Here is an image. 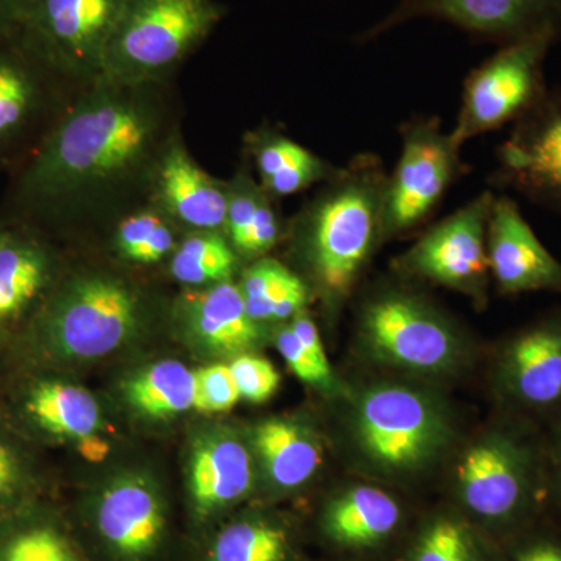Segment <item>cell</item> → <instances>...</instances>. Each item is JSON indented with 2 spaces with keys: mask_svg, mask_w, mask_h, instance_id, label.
<instances>
[{
  "mask_svg": "<svg viewBox=\"0 0 561 561\" xmlns=\"http://www.w3.org/2000/svg\"><path fill=\"white\" fill-rule=\"evenodd\" d=\"M496 383L524 416H561V312L524 328L502 346Z\"/></svg>",
  "mask_w": 561,
  "mask_h": 561,
  "instance_id": "9a60e30c",
  "label": "cell"
},
{
  "mask_svg": "<svg viewBox=\"0 0 561 561\" xmlns=\"http://www.w3.org/2000/svg\"><path fill=\"white\" fill-rule=\"evenodd\" d=\"M138 295L124 280L92 273L66 283L39 317L50 348L77 359H94L119 348L139 323Z\"/></svg>",
  "mask_w": 561,
  "mask_h": 561,
  "instance_id": "ba28073f",
  "label": "cell"
},
{
  "mask_svg": "<svg viewBox=\"0 0 561 561\" xmlns=\"http://www.w3.org/2000/svg\"><path fill=\"white\" fill-rule=\"evenodd\" d=\"M505 561H561V537L535 524L512 537Z\"/></svg>",
  "mask_w": 561,
  "mask_h": 561,
  "instance_id": "836d02e7",
  "label": "cell"
},
{
  "mask_svg": "<svg viewBox=\"0 0 561 561\" xmlns=\"http://www.w3.org/2000/svg\"><path fill=\"white\" fill-rule=\"evenodd\" d=\"M0 561H81L68 538L46 522H21L0 529Z\"/></svg>",
  "mask_w": 561,
  "mask_h": 561,
  "instance_id": "f546056e",
  "label": "cell"
},
{
  "mask_svg": "<svg viewBox=\"0 0 561 561\" xmlns=\"http://www.w3.org/2000/svg\"><path fill=\"white\" fill-rule=\"evenodd\" d=\"M125 394L144 415L171 419L194 408L195 373L179 360L160 362L128 381Z\"/></svg>",
  "mask_w": 561,
  "mask_h": 561,
  "instance_id": "4316f807",
  "label": "cell"
},
{
  "mask_svg": "<svg viewBox=\"0 0 561 561\" xmlns=\"http://www.w3.org/2000/svg\"><path fill=\"white\" fill-rule=\"evenodd\" d=\"M359 330L373 357L402 370L451 373L463 356L453 321L405 287L386 286L371 294L362 305Z\"/></svg>",
  "mask_w": 561,
  "mask_h": 561,
  "instance_id": "8992f818",
  "label": "cell"
},
{
  "mask_svg": "<svg viewBox=\"0 0 561 561\" xmlns=\"http://www.w3.org/2000/svg\"><path fill=\"white\" fill-rule=\"evenodd\" d=\"M79 92L16 35H0V172L21 168Z\"/></svg>",
  "mask_w": 561,
  "mask_h": 561,
  "instance_id": "30bf717a",
  "label": "cell"
},
{
  "mask_svg": "<svg viewBox=\"0 0 561 561\" xmlns=\"http://www.w3.org/2000/svg\"><path fill=\"white\" fill-rule=\"evenodd\" d=\"M401 154L387 176L383 239L419 230L463 173L461 147L438 117L416 116L401 127Z\"/></svg>",
  "mask_w": 561,
  "mask_h": 561,
  "instance_id": "8fae6325",
  "label": "cell"
},
{
  "mask_svg": "<svg viewBox=\"0 0 561 561\" xmlns=\"http://www.w3.org/2000/svg\"><path fill=\"white\" fill-rule=\"evenodd\" d=\"M400 561H482L463 523L438 518L421 531L412 551Z\"/></svg>",
  "mask_w": 561,
  "mask_h": 561,
  "instance_id": "4dcf8cb0",
  "label": "cell"
},
{
  "mask_svg": "<svg viewBox=\"0 0 561 561\" xmlns=\"http://www.w3.org/2000/svg\"><path fill=\"white\" fill-rule=\"evenodd\" d=\"M128 0H33L14 35L76 92L102 80Z\"/></svg>",
  "mask_w": 561,
  "mask_h": 561,
  "instance_id": "52a82bcc",
  "label": "cell"
},
{
  "mask_svg": "<svg viewBox=\"0 0 561 561\" xmlns=\"http://www.w3.org/2000/svg\"><path fill=\"white\" fill-rule=\"evenodd\" d=\"M494 195L483 191L430 228L394 262L398 272L483 300L491 276L486 236Z\"/></svg>",
  "mask_w": 561,
  "mask_h": 561,
  "instance_id": "7c38bea8",
  "label": "cell"
},
{
  "mask_svg": "<svg viewBox=\"0 0 561 561\" xmlns=\"http://www.w3.org/2000/svg\"><path fill=\"white\" fill-rule=\"evenodd\" d=\"M548 451V493L561 511V416L553 421L551 434L546 440Z\"/></svg>",
  "mask_w": 561,
  "mask_h": 561,
  "instance_id": "8d00e7d4",
  "label": "cell"
},
{
  "mask_svg": "<svg viewBox=\"0 0 561 561\" xmlns=\"http://www.w3.org/2000/svg\"><path fill=\"white\" fill-rule=\"evenodd\" d=\"M151 202L176 225L194 231L225 230L228 184L203 171L180 135L172 140L158 165Z\"/></svg>",
  "mask_w": 561,
  "mask_h": 561,
  "instance_id": "e0dca14e",
  "label": "cell"
},
{
  "mask_svg": "<svg viewBox=\"0 0 561 561\" xmlns=\"http://www.w3.org/2000/svg\"><path fill=\"white\" fill-rule=\"evenodd\" d=\"M401 522V507L386 491L359 485L343 491L323 513L324 534L343 548H371Z\"/></svg>",
  "mask_w": 561,
  "mask_h": 561,
  "instance_id": "44dd1931",
  "label": "cell"
},
{
  "mask_svg": "<svg viewBox=\"0 0 561 561\" xmlns=\"http://www.w3.org/2000/svg\"><path fill=\"white\" fill-rule=\"evenodd\" d=\"M179 135L171 81H98L10 173L0 225L43 236L92 219L116 224L151 202L158 165Z\"/></svg>",
  "mask_w": 561,
  "mask_h": 561,
  "instance_id": "6da1fadb",
  "label": "cell"
},
{
  "mask_svg": "<svg viewBox=\"0 0 561 561\" xmlns=\"http://www.w3.org/2000/svg\"><path fill=\"white\" fill-rule=\"evenodd\" d=\"M241 400L230 365H210L195 371L194 409L201 413L231 411Z\"/></svg>",
  "mask_w": 561,
  "mask_h": 561,
  "instance_id": "1f68e13d",
  "label": "cell"
},
{
  "mask_svg": "<svg viewBox=\"0 0 561 561\" xmlns=\"http://www.w3.org/2000/svg\"><path fill=\"white\" fill-rule=\"evenodd\" d=\"M184 311L198 341L217 353L241 356L260 342V323L247 312L242 291L232 280L187 295Z\"/></svg>",
  "mask_w": 561,
  "mask_h": 561,
  "instance_id": "ffe728a7",
  "label": "cell"
},
{
  "mask_svg": "<svg viewBox=\"0 0 561 561\" xmlns=\"http://www.w3.org/2000/svg\"><path fill=\"white\" fill-rule=\"evenodd\" d=\"M254 448L272 482L286 490L297 489L312 479L323 461L316 435L289 420L261 423L254 431Z\"/></svg>",
  "mask_w": 561,
  "mask_h": 561,
  "instance_id": "603a6c76",
  "label": "cell"
},
{
  "mask_svg": "<svg viewBox=\"0 0 561 561\" xmlns=\"http://www.w3.org/2000/svg\"><path fill=\"white\" fill-rule=\"evenodd\" d=\"M496 187L561 213V90L548 91L497 149Z\"/></svg>",
  "mask_w": 561,
  "mask_h": 561,
  "instance_id": "5bb4252c",
  "label": "cell"
},
{
  "mask_svg": "<svg viewBox=\"0 0 561 561\" xmlns=\"http://www.w3.org/2000/svg\"><path fill=\"white\" fill-rule=\"evenodd\" d=\"M276 346L280 356L287 362L291 373L301 379L302 382L312 383V386L323 387L324 390H334L335 381L328 379L313 364L309 357L308 351L298 341L297 334L289 327L283 328L276 337Z\"/></svg>",
  "mask_w": 561,
  "mask_h": 561,
  "instance_id": "e575fe53",
  "label": "cell"
},
{
  "mask_svg": "<svg viewBox=\"0 0 561 561\" xmlns=\"http://www.w3.org/2000/svg\"><path fill=\"white\" fill-rule=\"evenodd\" d=\"M357 446L373 467L393 474L423 470L451 438L440 402L426 391L383 383L362 393L354 409Z\"/></svg>",
  "mask_w": 561,
  "mask_h": 561,
  "instance_id": "5b68a950",
  "label": "cell"
},
{
  "mask_svg": "<svg viewBox=\"0 0 561 561\" xmlns=\"http://www.w3.org/2000/svg\"><path fill=\"white\" fill-rule=\"evenodd\" d=\"M191 494L201 515L241 501L253 486L250 453L238 438L219 435L195 448L191 459Z\"/></svg>",
  "mask_w": 561,
  "mask_h": 561,
  "instance_id": "d6986e66",
  "label": "cell"
},
{
  "mask_svg": "<svg viewBox=\"0 0 561 561\" xmlns=\"http://www.w3.org/2000/svg\"><path fill=\"white\" fill-rule=\"evenodd\" d=\"M236 262V250L221 232L194 231L173 251L171 273L181 284L206 286L231 280Z\"/></svg>",
  "mask_w": 561,
  "mask_h": 561,
  "instance_id": "83f0119b",
  "label": "cell"
},
{
  "mask_svg": "<svg viewBox=\"0 0 561 561\" xmlns=\"http://www.w3.org/2000/svg\"><path fill=\"white\" fill-rule=\"evenodd\" d=\"M230 368L243 400L261 404L271 400L279 387V373L264 357L241 354L231 362Z\"/></svg>",
  "mask_w": 561,
  "mask_h": 561,
  "instance_id": "d6a6232c",
  "label": "cell"
},
{
  "mask_svg": "<svg viewBox=\"0 0 561 561\" xmlns=\"http://www.w3.org/2000/svg\"><path fill=\"white\" fill-rule=\"evenodd\" d=\"M25 411L41 430L57 437L88 440L101 424V409L94 397L72 383H38L28 393Z\"/></svg>",
  "mask_w": 561,
  "mask_h": 561,
  "instance_id": "484cf974",
  "label": "cell"
},
{
  "mask_svg": "<svg viewBox=\"0 0 561 561\" xmlns=\"http://www.w3.org/2000/svg\"><path fill=\"white\" fill-rule=\"evenodd\" d=\"M461 502L479 519L512 537L535 526L548 494V451L526 419L483 435L461 457Z\"/></svg>",
  "mask_w": 561,
  "mask_h": 561,
  "instance_id": "3957f363",
  "label": "cell"
},
{
  "mask_svg": "<svg viewBox=\"0 0 561 561\" xmlns=\"http://www.w3.org/2000/svg\"><path fill=\"white\" fill-rule=\"evenodd\" d=\"M289 535L262 519H243L217 535L210 561H290Z\"/></svg>",
  "mask_w": 561,
  "mask_h": 561,
  "instance_id": "f1b7e54d",
  "label": "cell"
},
{
  "mask_svg": "<svg viewBox=\"0 0 561 561\" xmlns=\"http://www.w3.org/2000/svg\"><path fill=\"white\" fill-rule=\"evenodd\" d=\"M98 529L111 551L138 561L154 552L165 529L160 496L138 478L121 479L102 494Z\"/></svg>",
  "mask_w": 561,
  "mask_h": 561,
  "instance_id": "ac0fdd59",
  "label": "cell"
},
{
  "mask_svg": "<svg viewBox=\"0 0 561 561\" xmlns=\"http://www.w3.org/2000/svg\"><path fill=\"white\" fill-rule=\"evenodd\" d=\"M249 150L261 176V186L275 197H287L324 183L339 168L317 157L297 140L271 128L251 133Z\"/></svg>",
  "mask_w": 561,
  "mask_h": 561,
  "instance_id": "7402d4cb",
  "label": "cell"
},
{
  "mask_svg": "<svg viewBox=\"0 0 561 561\" xmlns=\"http://www.w3.org/2000/svg\"><path fill=\"white\" fill-rule=\"evenodd\" d=\"M290 328L294 330L295 334H297L298 341L301 342L305 350L308 351L309 357H311L313 364L317 365V368H319L328 379L334 381L330 360H328L323 343H321L320 332L317 330L316 321L309 317L306 309H302L301 312H298L297 316L291 319Z\"/></svg>",
  "mask_w": 561,
  "mask_h": 561,
  "instance_id": "d590c367",
  "label": "cell"
},
{
  "mask_svg": "<svg viewBox=\"0 0 561 561\" xmlns=\"http://www.w3.org/2000/svg\"><path fill=\"white\" fill-rule=\"evenodd\" d=\"M486 247L491 278L500 294H561V261L542 245L518 203L507 195H494Z\"/></svg>",
  "mask_w": 561,
  "mask_h": 561,
  "instance_id": "2e32d148",
  "label": "cell"
},
{
  "mask_svg": "<svg viewBox=\"0 0 561 561\" xmlns=\"http://www.w3.org/2000/svg\"><path fill=\"white\" fill-rule=\"evenodd\" d=\"M20 482V463L14 454L0 443V504L9 500Z\"/></svg>",
  "mask_w": 561,
  "mask_h": 561,
  "instance_id": "74e56055",
  "label": "cell"
},
{
  "mask_svg": "<svg viewBox=\"0 0 561 561\" xmlns=\"http://www.w3.org/2000/svg\"><path fill=\"white\" fill-rule=\"evenodd\" d=\"M7 236H9V228L0 225V249H2L3 243H5Z\"/></svg>",
  "mask_w": 561,
  "mask_h": 561,
  "instance_id": "ab89813d",
  "label": "cell"
},
{
  "mask_svg": "<svg viewBox=\"0 0 561 561\" xmlns=\"http://www.w3.org/2000/svg\"><path fill=\"white\" fill-rule=\"evenodd\" d=\"M386 168L375 153H359L324 181L295 221L313 283L332 305L353 294L383 239Z\"/></svg>",
  "mask_w": 561,
  "mask_h": 561,
  "instance_id": "7a4b0ae2",
  "label": "cell"
},
{
  "mask_svg": "<svg viewBox=\"0 0 561 561\" xmlns=\"http://www.w3.org/2000/svg\"><path fill=\"white\" fill-rule=\"evenodd\" d=\"M33 0H0V35H13L20 28Z\"/></svg>",
  "mask_w": 561,
  "mask_h": 561,
  "instance_id": "f35d334b",
  "label": "cell"
},
{
  "mask_svg": "<svg viewBox=\"0 0 561 561\" xmlns=\"http://www.w3.org/2000/svg\"><path fill=\"white\" fill-rule=\"evenodd\" d=\"M50 262L35 232L9 228L0 249V320L24 311L46 289Z\"/></svg>",
  "mask_w": 561,
  "mask_h": 561,
  "instance_id": "cb8c5ba5",
  "label": "cell"
},
{
  "mask_svg": "<svg viewBox=\"0 0 561 561\" xmlns=\"http://www.w3.org/2000/svg\"><path fill=\"white\" fill-rule=\"evenodd\" d=\"M445 22L472 38L504 44L538 35L561 36V0H400L389 14L359 33L371 43L408 22Z\"/></svg>",
  "mask_w": 561,
  "mask_h": 561,
  "instance_id": "4fadbf2b",
  "label": "cell"
},
{
  "mask_svg": "<svg viewBox=\"0 0 561 561\" xmlns=\"http://www.w3.org/2000/svg\"><path fill=\"white\" fill-rule=\"evenodd\" d=\"M556 41L538 35L504 44L472 70L449 131L456 144L463 147L468 140L515 124L545 98V61Z\"/></svg>",
  "mask_w": 561,
  "mask_h": 561,
  "instance_id": "9c48e42d",
  "label": "cell"
},
{
  "mask_svg": "<svg viewBox=\"0 0 561 561\" xmlns=\"http://www.w3.org/2000/svg\"><path fill=\"white\" fill-rule=\"evenodd\" d=\"M217 0H128L103 60V80L171 81L224 21Z\"/></svg>",
  "mask_w": 561,
  "mask_h": 561,
  "instance_id": "277c9868",
  "label": "cell"
},
{
  "mask_svg": "<svg viewBox=\"0 0 561 561\" xmlns=\"http://www.w3.org/2000/svg\"><path fill=\"white\" fill-rule=\"evenodd\" d=\"M247 312L254 321L291 320L306 308L309 287L301 276L272 257H261L238 284Z\"/></svg>",
  "mask_w": 561,
  "mask_h": 561,
  "instance_id": "d4e9b609",
  "label": "cell"
}]
</instances>
